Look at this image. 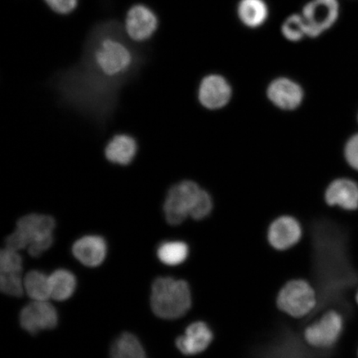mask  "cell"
<instances>
[{
    "mask_svg": "<svg viewBox=\"0 0 358 358\" xmlns=\"http://www.w3.org/2000/svg\"><path fill=\"white\" fill-rule=\"evenodd\" d=\"M231 96V89L222 76L213 74L206 77L200 84L199 97L206 108L216 110L225 106Z\"/></svg>",
    "mask_w": 358,
    "mask_h": 358,
    "instance_id": "10",
    "label": "cell"
},
{
    "mask_svg": "<svg viewBox=\"0 0 358 358\" xmlns=\"http://www.w3.org/2000/svg\"><path fill=\"white\" fill-rule=\"evenodd\" d=\"M356 299H357V303H358V292H357V297H356Z\"/></svg>",
    "mask_w": 358,
    "mask_h": 358,
    "instance_id": "28",
    "label": "cell"
},
{
    "mask_svg": "<svg viewBox=\"0 0 358 358\" xmlns=\"http://www.w3.org/2000/svg\"><path fill=\"white\" fill-rule=\"evenodd\" d=\"M55 226V219L48 215H26L17 222L15 231L7 237L6 248L17 252L28 248L31 257H38L51 248Z\"/></svg>",
    "mask_w": 358,
    "mask_h": 358,
    "instance_id": "2",
    "label": "cell"
},
{
    "mask_svg": "<svg viewBox=\"0 0 358 358\" xmlns=\"http://www.w3.org/2000/svg\"><path fill=\"white\" fill-rule=\"evenodd\" d=\"M0 273H22V258L19 252L6 248L0 253Z\"/></svg>",
    "mask_w": 358,
    "mask_h": 358,
    "instance_id": "24",
    "label": "cell"
},
{
    "mask_svg": "<svg viewBox=\"0 0 358 358\" xmlns=\"http://www.w3.org/2000/svg\"><path fill=\"white\" fill-rule=\"evenodd\" d=\"M325 199L332 207L353 211L358 208V185L349 179H337L327 189Z\"/></svg>",
    "mask_w": 358,
    "mask_h": 358,
    "instance_id": "14",
    "label": "cell"
},
{
    "mask_svg": "<svg viewBox=\"0 0 358 358\" xmlns=\"http://www.w3.org/2000/svg\"><path fill=\"white\" fill-rule=\"evenodd\" d=\"M158 27V17L144 4H136L128 11L124 30L132 41H147L155 34Z\"/></svg>",
    "mask_w": 358,
    "mask_h": 358,
    "instance_id": "8",
    "label": "cell"
},
{
    "mask_svg": "<svg viewBox=\"0 0 358 358\" xmlns=\"http://www.w3.org/2000/svg\"><path fill=\"white\" fill-rule=\"evenodd\" d=\"M138 152L136 138L127 134H116L107 144L106 158L110 163L127 166L132 163Z\"/></svg>",
    "mask_w": 358,
    "mask_h": 358,
    "instance_id": "16",
    "label": "cell"
},
{
    "mask_svg": "<svg viewBox=\"0 0 358 358\" xmlns=\"http://www.w3.org/2000/svg\"><path fill=\"white\" fill-rule=\"evenodd\" d=\"M281 34L290 42L301 41L307 36L306 22L301 13H294L286 19L281 26Z\"/></svg>",
    "mask_w": 358,
    "mask_h": 358,
    "instance_id": "22",
    "label": "cell"
},
{
    "mask_svg": "<svg viewBox=\"0 0 358 358\" xmlns=\"http://www.w3.org/2000/svg\"><path fill=\"white\" fill-rule=\"evenodd\" d=\"M213 334L207 324L196 322L187 327L185 335L176 340V346L182 355L194 356L199 355L212 343Z\"/></svg>",
    "mask_w": 358,
    "mask_h": 358,
    "instance_id": "12",
    "label": "cell"
},
{
    "mask_svg": "<svg viewBox=\"0 0 358 358\" xmlns=\"http://www.w3.org/2000/svg\"><path fill=\"white\" fill-rule=\"evenodd\" d=\"M344 328V320L341 313L331 310L324 313L315 323L304 330V338L310 346L328 348L338 341Z\"/></svg>",
    "mask_w": 358,
    "mask_h": 358,
    "instance_id": "7",
    "label": "cell"
},
{
    "mask_svg": "<svg viewBox=\"0 0 358 358\" xmlns=\"http://www.w3.org/2000/svg\"><path fill=\"white\" fill-rule=\"evenodd\" d=\"M0 289L10 296L20 297L24 292L21 273H0Z\"/></svg>",
    "mask_w": 358,
    "mask_h": 358,
    "instance_id": "23",
    "label": "cell"
},
{
    "mask_svg": "<svg viewBox=\"0 0 358 358\" xmlns=\"http://www.w3.org/2000/svg\"><path fill=\"white\" fill-rule=\"evenodd\" d=\"M52 11L60 15H69L78 7V0H44Z\"/></svg>",
    "mask_w": 358,
    "mask_h": 358,
    "instance_id": "26",
    "label": "cell"
},
{
    "mask_svg": "<svg viewBox=\"0 0 358 358\" xmlns=\"http://www.w3.org/2000/svg\"><path fill=\"white\" fill-rule=\"evenodd\" d=\"M236 13L241 24L255 29L266 24L270 10L265 0H240Z\"/></svg>",
    "mask_w": 358,
    "mask_h": 358,
    "instance_id": "17",
    "label": "cell"
},
{
    "mask_svg": "<svg viewBox=\"0 0 358 358\" xmlns=\"http://www.w3.org/2000/svg\"><path fill=\"white\" fill-rule=\"evenodd\" d=\"M24 290L34 301H48L51 298L49 276L39 271H30L24 279Z\"/></svg>",
    "mask_w": 358,
    "mask_h": 358,
    "instance_id": "19",
    "label": "cell"
},
{
    "mask_svg": "<svg viewBox=\"0 0 358 358\" xmlns=\"http://www.w3.org/2000/svg\"><path fill=\"white\" fill-rule=\"evenodd\" d=\"M316 303L315 289L303 280L289 281L277 297V306L280 310L297 319L308 315Z\"/></svg>",
    "mask_w": 358,
    "mask_h": 358,
    "instance_id": "4",
    "label": "cell"
},
{
    "mask_svg": "<svg viewBox=\"0 0 358 358\" xmlns=\"http://www.w3.org/2000/svg\"><path fill=\"white\" fill-rule=\"evenodd\" d=\"M339 13L338 0H310L301 13L307 37L315 38L326 33L337 22Z\"/></svg>",
    "mask_w": 358,
    "mask_h": 358,
    "instance_id": "6",
    "label": "cell"
},
{
    "mask_svg": "<svg viewBox=\"0 0 358 358\" xmlns=\"http://www.w3.org/2000/svg\"><path fill=\"white\" fill-rule=\"evenodd\" d=\"M57 313L48 301H34L22 308L20 313L22 328L31 334L52 329L57 324Z\"/></svg>",
    "mask_w": 358,
    "mask_h": 358,
    "instance_id": "9",
    "label": "cell"
},
{
    "mask_svg": "<svg viewBox=\"0 0 358 358\" xmlns=\"http://www.w3.org/2000/svg\"><path fill=\"white\" fill-rule=\"evenodd\" d=\"M267 93L268 99L283 110L297 108L303 98L301 86L287 78L275 80L268 86Z\"/></svg>",
    "mask_w": 358,
    "mask_h": 358,
    "instance_id": "13",
    "label": "cell"
},
{
    "mask_svg": "<svg viewBox=\"0 0 358 358\" xmlns=\"http://www.w3.org/2000/svg\"><path fill=\"white\" fill-rule=\"evenodd\" d=\"M302 236L301 225L296 219L284 216L272 222L268 230V241L272 248L285 250L299 243Z\"/></svg>",
    "mask_w": 358,
    "mask_h": 358,
    "instance_id": "11",
    "label": "cell"
},
{
    "mask_svg": "<svg viewBox=\"0 0 358 358\" xmlns=\"http://www.w3.org/2000/svg\"><path fill=\"white\" fill-rule=\"evenodd\" d=\"M51 298L57 301H64L74 293L76 288L75 276L65 270H58L49 276Z\"/></svg>",
    "mask_w": 358,
    "mask_h": 358,
    "instance_id": "18",
    "label": "cell"
},
{
    "mask_svg": "<svg viewBox=\"0 0 358 358\" xmlns=\"http://www.w3.org/2000/svg\"><path fill=\"white\" fill-rule=\"evenodd\" d=\"M125 34L122 25L115 20L94 27L79 64L58 74L53 83L66 105L98 124L110 118L120 88L141 66V52Z\"/></svg>",
    "mask_w": 358,
    "mask_h": 358,
    "instance_id": "1",
    "label": "cell"
},
{
    "mask_svg": "<svg viewBox=\"0 0 358 358\" xmlns=\"http://www.w3.org/2000/svg\"><path fill=\"white\" fill-rule=\"evenodd\" d=\"M189 256V246L182 241H168L159 246L158 257L167 266H178Z\"/></svg>",
    "mask_w": 358,
    "mask_h": 358,
    "instance_id": "21",
    "label": "cell"
},
{
    "mask_svg": "<svg viewBox=\"0 0 358 358\" xmlns=\"http://www.w3.org/2000/svg\"><path fill=\"white\" fill-rule=\"evenodd\" d=\"M73 255L84 266L96 267L104 261L106 244L104 239L98 236H87L76 241Z\"/></svg>",
    "mask_w": 358,
    "mask_h": 358,
    "instance_id": "15",
    "label": "cell"
},
{
    "mask_svg": "<svg viewBox=\"0 0 358 358\" xmlns=\"http://www.w3.org/2000/svg\"><path fill=\"white\" fill-rule=\"evenodd\" d=\"M191 306V290L186 281L167 277L154 282L151 308L157 317L163 320H177L185 315Z\"/></svg>",
    "mask_w": 358,
    "mask_h": 358,
    "instance_id": "3",
    "label": "cell"
},
{
    "mask_svg": "<svg viewBox=\"0 0 358 358\" xmlns=\"http://www.w3.org/2000/svg\"><path fill=\"white\" fill-rule=\"evenodd\" d=\"M345 157L350 166L358 170V134L352 136L347 143Z\"/></svg>",
    "mask_w": 358,
    "mask_h": 358,
    "instance_id": "27",
    "label": "cell"
},
{
    "mask_svg": "<svg viewBox=\"0 0 358 358\" xmlns=\"http://www.w3.org/2000/svg\"><path fill=\"white\" fill-rule=\"evenodd\" d=\"M110 358H147L144 348L136 336L124 333L112 345Z\"/></svg>",
    "mask_w": 358,
    "mask_h": 358,
    "instance_id": "20",
    "label": "cell"
},
{
    "mask_svg": "<svg viewBox=\"0 0 358 358\" xmlns=\"http://www.w3.org/2000/svg\"><path fill=\"white\" fill-rule=\"evenodd\" d=\"M201 191L196 182L189 180L178 182L169 190L164 213L170 225L178 226L190 217Z\"/></svg>",
    "mask_w": 358,
    "mask_h": 358,
    "instance_id": "5",
    "label": "cell"
},
{
    "mask_svg": "<svg viewBox=\"0 0 358 358\" xmlns=\"http://www.w3.org/2000/svg\"><path fill=\"white\" fill-rule=\"evenodd\" d=\"M213 210V199L208 192L201 189L198 199H196L190 217L195 220H201L207 217Z\"/></svg>",
    "mask_w": 358,
    "mask_h": 358,
    "instance_id": "25",
    "label": "cell"
}]
</instances>
